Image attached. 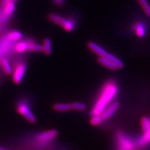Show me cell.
<instances>
[{"label":"cell","mask_w":150,"mask_h":150,"mask_svg":"<svg viewBox=\"0 0 150 150\" xmlns=\"http://www.w3.org/2000/svg\"><path fill=\"white\" fill-rule=\"evenodd\" d=\"M18 0H1V6L9 3H16Z\"/></svg>","instance_id":"cell-22"},{"label":"cell","mask_w":150,"mask_h":150,"mask_svg":"<svg viewBox=\"0 0 150 150\" xmlns=\"http://www.w3.org/2000/svg\"><path fill=\"white\" fill-rule=\"evenodd\" d=\"M53 2L56 6H61L64 3L65 0H53Z\"/></svg>","instance_id":"cell-21"},{"label":"cell","mask_w":150,"mask_h":150,"mask_svg":"<svg viewBox=\"0 0 150 150\" xmlns=\"http://www.w3.org/2000/svg\"><path fill=\"white\" fill-rule=\"evenodd\" d=\"M58 136V132L56 129H50L42 131L35 136V140L39 146H45L48 145L51 142Z\"/></svg>","instance_id":"cell-7"},{"label":"cell","mask_w":150,"mask_h":150,"mask_svg":"<svg viewBox=\"0 0 150 150\" xmlns=\"http://www.w3.org/2000/svg\"><path fill=\"white\" fill-rule=\"evenodd\" d=\"M115 150H142L134 138L123 131H117L115 134Z\"/></svg>","instance_id":"cell-2"},{"label":"cell","mask_w":150,"mask_h":150,"mask_svg":"<svg viewBox=\"0 0 150 150\" xmlns=\"http://www.w3.org/2000/svg\"><path fill=\"white\" fill-rule=\"evenodd\" d=\"M119 91V84L115 79L106 81L101 86L95 98L90 111L91 116L101 115L106 108L115 101Z\"/></svg>","instance_id":"cell-1"},{"label":"cell","mask_w":150,"mask_h":150,"mask_svg":"<svg viewBox=\"0 0 150 150\" xmlns=\"http://www.w3.org/2000/svg\"><path fill=\"white\" fill-rule=\"evenodd\" d=\"M42 46V52H43L46 55L49 56L52 53V43L50 38H45L43 40Z\"/></svg>","instance_id":"cell-16"},{"label":"cell","mask_w":150,"mask_h":150,"mask_svg":"<svg viewBox=\"0 0 150 150\" xmlns=\"http://www.w3.org/2000/svg\"><path fill=\"white\" fill-rule=\"evenodd\" d=\"M0 56H1V55H0Z\"/></svg>","instance_id":"cell-25"},{"label":"cell","mask_w":150,"mask_h":150,"mask_svg":"<svg viewBox=\"0 0 150 150\" xmlns=\"http://www.w3.org/2000/svg\"><path fill=\"white\" fill-rule=\"evenodd\" d=\"M0 150H11V149H8L7 148H5V147H3L2 146H0Z\"/></svg>","instance_id":"cell-24"},{"label":"cell","mask_w":150,"mask_h":150,"mask_svg":"<svg viewBox=\"0 0 150 150\" xmlns=\"http://www.w3.org/2000/svg\"><path fill=\"white\" fill-rule=\"evenodd\" d=\"M1 66L4 73L8 75L12 74L13 68L9 60L7 58H3L1 59Z\"/></svg>","instance_id":"cell-17"},{"label":"cell","mask_w":150,"mask_h":150,"mask_svg":"<svg viewBox=\"0 0 150 150\" xmlns=\"http://www.w3.org/2000/svg\"><path fill=\"white\" fill-rule=\"evenodd\" d=\"M26 64L23 62L19 63L16 66L15 69H13L12 72V78L14 83L19 84L22 82L26 72Z\"/></svg>","instance_id":"cell-9"},{"label":"cell","mask_w":150,"mask_h":150,"mask_svg":"<svg viewBox=\"0 0 150 150\" xmlns=\"http://www.w3.org/2000/svg\"><path fill=\"white\" fill-rule=\"evenodd\" d=\"M14 50L18 53L25 52H42L41 45L34 40H25L18 41L14 46Z\"/></svg>","instance_id":"cell-6"},{"label":"cell","mask_w":150,"mask_h":150,"mask_svg":"<svg viewBox=\"0 0 150 150\" xmlns=\"http://www.w3.org/2000/svg\"><path fill=\"white\" fill-rule=\"evenodd\" d=\"M140 124L142 133L137 138V142L138 146L143 150L150 144V118L148 116L143 117Z\"/></svg>","instance_id":"cell-5"},{"label":"cell","mask_w":150,"mask_h":150,"mask_svg":"<svg viewBox=\"0 0 150 150\" xmlns=\"http://www.w3.org/2000/svg\"><path fill=\"white\" fill-rule=\"evenodd\" d=\"M133 30L137 36L142 38L145 36L146 33V26L141 21L136 22L133 26Z\"/></svg>","instance_id":"cell-12"},{"label":"cell","mask_w":150,"mask_h":150,"mask_svg":"<svg viewBox=\"0 0 150 150\" xmlns=\"http://www.w3.org/2000/svg\"><path fill=\"white\" fill-rule=\"evenodd\" d=\"M4 23H3V21H2V19H1V10H0V31H1L3 28V26H4Z\"/></svg>","instance_id":"cell-23"},{"label":"cell","mask_w":150,"mask_h":150,"mask_svg":"<svg viewBox=\"0 0 150 150\" xmlns=\"http://www.w3.org/2000/svg\"><path fill=\"white\" fill-rule=\"evenodd\" d=\"M87 45L88 48L92 52L97 54L99 57H103L111 61L112 62H113L117 66L118 69H122L124 67V63L120 58L116 57L114 54L108 52L106 50L102 48L101 46L95 43V42L89 41Z\"/></svg>","instance_id":"cell-4"},{"label":"cell","mask_w":150,"mask_h":150,"mask_svg":"<svg viewBox=\"0 0 150 150\" xmlns=\"http://www.w3.org/2000/svg\"><path fill=\"white\" fill-rule=\"evenodd\" d=\"M137 1L142 6L146 15L150 18V4L148 0H137Z\"/></svg>","instance_id":"cell-18"},{"label":"cell","mask_w":150,"mask_h":150,"mask_svg":"<svg viewBox=\"0 0 150 150\" xmlns=\"http://www.w3.org/2000/svg\"><path fill=\"white\" fill-rule=\"evenodd\" d=\"M16 110L18 113L24 117L30 123H34L36 121V116L31 111L30 105L26 101H21L19 102L16 106Z\"/></svg>","instance_id":"cell-8"},{"label":"cell","mask_w":150,"mask_h":150,"mask_svg":"<svg viewBox=\"0 0 150 150\" xmlns=\"http://www.w3.org/2000/svg\"><path fill=\"white\" fill-rule=\"evenodd\" d=\"M16 9V3H9L2 5V9L1 10V15L3 23L4 25L9 20L12 16L15 13Z\"/></svg>","instance_id":"cell-10"},{"label":"cell","mask_w":150,"mask_h":150,"mask_svg":"<svg viewBox=\"0 0 150 150\" xmlns=\"http://www.w3.org/2000/svg\"><path fill=\"white\" fill-rule=\"evenodd\" d=\"M6 37L9 41H11L12 43H16L18 41L22 40L23 34L21 32L19 31L13 30L8 32L6 35Z\"/></svg>","instance_id":"cell-13"},{"label":"cell","mask_w":150,"mask_h":150,"mask_svg":"<svg viewBox=\"0 0 150 150\" xmlns=\"http://www.w3.org/2000/svg\"><path fill=\"white\" fill-rule=\"evenodd\" d=\"M48 18L51 22L59 25L67 32H71L74 30L77 25L74 18L71 16H63L56 13H50Z\"/></svg>","instance_id":"cell-3"},{"label":"cell","mask_w":150,"mask_h":150,"mask_svg":"<svg viewBox=\"0 0 150 150\" xmlns=\"http://www.w3.org/2000/svg\"><path fill=\"white\" fill-rule=\"evenodd\" d=\"M120 106V104L118 101H114L108 106L104 110L101 114L100 115L102 117L103 121H105L110 120L111 118L114 116L116 111H118Z\"/></svg>","instance_id":"cell-11"},{"label":"cell","mask_w":150,"mask_h":150,"mask_svg":"<svg viewBox=\"0 0 150 150\" xmlns=\"http://www.w3.org/2000/svg\"><path fill=\"white\" fill-rule=\"evenodd\" d=\"M72 110L77 111H83L86 110V106L84 103L82 102H74L71 103Z\"/></svg>","instance_id":"cell-19"},{"label":"cell","mask_w":150,"mask_h":150,"mask_svg":"<svg viewBox=\"0 0 150 150\" xmlns=\"http://www.w3.org/2000/svg\"><path fill=\"white\" fill-rule=\"evenodd\" d=\"M103 121L102 117L100 115H94V116H91V118H90V123L93 126H100L103 124Z\"/></svg>","instance_id":"cell-20"},{"label":"cell","mask_w":150,"mask_h":150,"mask_svg":"<svg viewBox=\"0 0 150 150\" xmlns=\"http://www.w3.org/2000/svg\"><path fill=\"white\" fill-rule=\"evenodd\" d=\"M53 110L58 112H68L72 110L71 105L68 103H58L53 105Z\"/></svg>","instance_id":"cell-15"},{"label":"cell","mask_w":150,"mask_h":150,"mask_svg":"<svg viewBox=\"0 0 150 150\" xmlns=\"http://www.w3.org/2000/svg\"><path fill=\"white\" fill-rule=\"evenodd\" d=\"M98 62L100 64L103 65V67H105L109 69L112 70V71H116V70L118 69L117 66L113 62H112L111 61L106 58L103 57H98Z\"/></svg>","instance_id":"cell-14"}]
</instances>
